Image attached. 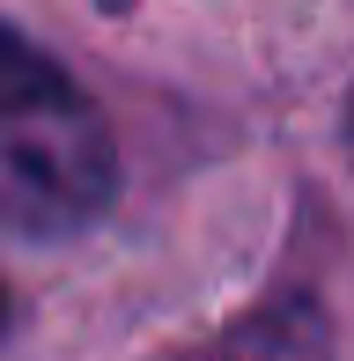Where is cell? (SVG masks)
Listing matches in <instances>:
<instances>
[{"label":"cell","instance_id":"obj_1","mask_svg":"<svg viewBox=\"0 0 354 361\" xmlns=\"http://www.w3.org/2000/svg\"><path fill=\"white\" fill-rule=\"evenodd\" d=\"M118 162L82 96H52L0 118V228L15 236H74L111 207Z\"/></svg>","mask_w":354,"mask_h":361},{"label":"cell","instance_id":"obj_2","mask_svg":"<svg viewBox=\"0 0 354 361\" xmlns=\"http://www.w3.org/2000/svg\"><path fill=\"white\" fill-rule=\"evenodd\" d=\"M170 361H332V317L310 295H273L244 324H229L207 347H185Z\"/></svg>","mask_w":354,"mask_h":361},{"label":"cell","instance_id":"obj_3","mask_svg":"<svg viewBox=\"0 0 354 361\" xmlns=\"http://www.w3.org/2000/svg\"><path fill=\"white\" fill-rule=\"evenodd\" d=\"M52 96H74L67 74H59L23 30L0 23V118H15V111H30V104H52Z\"/></svg>","mask_w":354,"mask_h":361},{"label":"cell","instance_id":"obj_4","mask_svg":"<svg viewBox=\"0 0 354 361\" xmlns=\"http://www.w3.org/2000/svg\"><path fill=\"white\" fill-rule=\"evenodd\" d=\"M347 155H354V89H347Z\"/></svg>","mask_w":354,"mask_h":361},{"label":"cell","instance_id":"obj_5","mask_svg":"<svg viewBox=\"0 0 354 361\" xmlns=\"http://www.w3.org/2000/svg\"><path fill=\"white\" fill-rule=\"evenodd\" d=\"M0 332H8V295H0Z\"/></svg>","mask_w":354,"mask_h":361}]
</instances>
